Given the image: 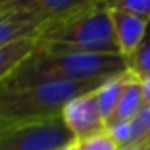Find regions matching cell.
Instances as JSON below:
<instances>
[{"label": "cell", "mask_w": 150, "mask_h": 150, "mask_svg": "<svg viewBox=\"0 0 150 150\" xmlns=\"http://www.w3.org/2000/svg\"><path fill=\"white\" fill-rule=\"evenodd\" d=\"M92 0H0V16L31 23L39 28L78 13ZM39 37V36H37Z\"/></svg>", "instance_id": "5"}, {"label": "cell", "mask_w": 150, "mask_h": 150, "mask_svg": "<svg viewBox=\"0 0 150 150\" xmlns=\"http://www.w3.org/2000/svg\"><path fill=\"white\" fill-rule=\"evenodd\" d=\"M129 71L123 55L50 52L37 47L16 71L0 84V91L21 89L42 82H73L105 79Z\"/></svg>", "instance_id": "1"}, {"label": "cell", "mask_w": 150, "mask_h": 150, "mask_svg": "<svg viewBox=\"0 0 150 150\" xmlns=\"http://www.w3.org/2000/svg\"><path fill=\"white\" fill-rule=\"evenodd\" d=\"M76 144L62 116L13 124L0 136V150H63Z\"/></svg>", "instance_id": "4"}, {"label": "cell", "mask_w": 150, "mask_h": 150, "mask_svg": "<svg viewBox=\"0 0 150 150\" xmlns=\"http://www.w3.org/2000/svg\"><path fill=\"white\" fill-rule=\"evenodd\" d=\"M107 8H108V13L111 16L115 39H116L120 53L126 58V57L132 55L139 49L142 40L145 39L147 31H149V23L140 20V18L132 16V15L124 13V11L110 8L108 5H107Z\"/></svg>", "instance_id": "7"}, {"label": "cell", "mask_w": 150, "mask_h": 150, "mask_svg": "<svg viewBox=\"0 0 150 150\" xmlns=\"http://www.w3.org/2000/svg\"><path fill=\"white\" fill-rule=\"evenodd\" d=\"M37 47L50 52L121 55L107 4L97 0L71 16L44 26Z\"/></svg>", "instance_id": "2"}, {"label": "cell", "mask_w": 150, "mask_h": 150, "mask_svg": "<svg viewBox=\"0 0 150 150\" xmlns=\"http://www.w3.org/2000/svg\"><path fill=\"white\" fill-rule=\"evenodd\" d=\"M144 107H145V103H144V97H142L140 81H139V78H136V76L131 73V78H129V81H127L126 87H124V91H123L120 103H118L113 116H111L110 121L107 123V126L134 120V118L139 116V113L142 111Z\"/></svg>", "instance_id": "8"}, {"label": "cell", "mask_w": 150, "mask_h": 150, "mask_svg": "<svg viewBox=\"0 0 150 150\" xmlns=\"http://www.w3.org/2000/svg\"><path fill=\"white\" fill-rule=\"evenodd\" d=\"M107 5L150 23V0H113L107 2Z\"/></svg>", "instance_id": "14"}, {"label": "cell", "mask_w": 150, "mask_h": 150, "mask_svg": "<svg viewBox=\"0 0 150 150\" xmlns=\"http://www.w3.org/2000/svg\"><path fill=\"white\" fill-rule=\"evenodd\" d=\"M37 49V39H21L5 47H0V84H4L16 68L28 60Z\"/></svg>", "instance_id": "9"}, {"label": "cell", "mask_w": 150, "mask_h": 150, "mask_svg": "<svg viewBox=\"0 0 150 150\" xmlns=\"http://www.w3.org/2000/svg\"><path fill=\"white\" fill-rule=\"evenodd\" d=\"M149 26H150V23H149Z\"/></svg>", "instance_id": "21"}, {"label": "cell", "mask_w": 150, "mask_h": 150, "mask_svg": "<svg viewBox=\"0 0 150 150\" xmlns=\"http://www.w3.org/2000/svg\"><path fill=\"white\" fill-rule=\"evenodd\" d=\"M37 36H39V28L34 24L8 16H0V47L29 37L37 39Z\"/></svg>", "instance_id": "12"}, {"label": "cell", "mask_w": 150, "mask_h": 150, "mask_svg": "<svg viewBox=\"0 0 150 150\" xmlns=\"http://www.w3.org/2000/svg\"><path fill=\"white\" fill-rule=\"evenodd\" d=\"M63 150H78V145H76V144H73V145L66 147V149H63Z\"/></svg>", "instance_id": "20"}, {"label": "cell", "mask_w": 150, "mask_h": 150, "mask_svg": "<svg viewBox=\"0 0 150 150\" xmlns=\"http://www.w3.org/2000/svg\"><path fill=\"white\" fill-rule=\"evenodd\" d=\"M126 62H127V69L136 78L139 79L150 78V26L145 39L142 40L139 49L132 55L126 57Z\"/></svg>", "instance_id": "13"}, {"label": "cell", "mask_w": 150, "mask_h": 150, "mask_svg": "<svg viewBox=\"0 0 150 150\" xmlns=\"http://www.w3.org/2000/svg\"><path fill=\"white\" fill-rule=\"evenodd\" d=\"M131 78V71H126L123 74L113 76V78L107 79L100 87L95 91V100L100 108L102 116L105 118V121H110V118L113 116L115 110H116L120 98L123 95V91L126 87L127 81Z\"/></svg>", "instance_id": "10"}, {"label": "cell", "mask_w": 150, "mask_h": 150, "mask_svg": "<svg viewBox=\"0 0 150 150\" xmlns=\"http://www.w3.org/2000/svg\"><path fill=\"white\" fill-rule=\"evenodd\" d=\"M15 123H8V121H4V120H0V136L5 132V131H8L11 126H13Z\"/></svg>", "instance_id": "18"}, {"label": "cell", "mask_w": 150, "mask_h": 150, "mask_svg": "<svg viewBox=\"0 0 150 150\" xmlns=\"http://www.w3.org/2000/svg\"><path fill=\"white\" fill-rule=\"evenodd\" d=\"M76 145H78V150H121L120 145L115 142V139L108 134V131L89 137V139L78 140Z\"/></svg>", "instance_id": "15"}, {"label": "cell", "mask_w": 150, "mask_h": 150, "mask_svg": "<svg viewBox=\"0 0 150 150\" xmlns=\"http://www.w3.org/2000/svg\"><path fill=\"white\" fill-rule=\"evenodd\" d=\"M139 81H140V89H142L144 103L147 107H150V78H144V79H139Z\"/></svg>", "instance_id": "16"}, {"label": "cell", "mask_w": 150, "mask_h": 150, "mask_svg": "<svg viewBox=\"0 0 150 150\" xmlns=\"http://www.w3.org/2000/svg\"><path fill=\"white\" fill-rule=\"evenodd\" d=\"M123 150H150V145H140V147H131V149H123Z\"/></svg>", "instance_id": "19"}, {"label": "cell", "mask_w": 150, "mask_h": 150, "mask_svg": "<svg viewBox=\"0 0 150 150\" xmlns=\"http://www.w3.org/2000/svg\"><path fill=\"white\" fill-rule=\"evenodd\" d=\"M140 120V123L144 124V127L147 129V132H149V137H150V107H144L142 111L139 113V116H137Z\"/></svg>", "instance_id": "17"}, {"label": "cell", "mask_w": 150, "mask_h": 150, "mask_svg": "<svg viewBox=\"0 0 150 150\" xmlns=\"http://www.w3.org/2000/svg\"><path fill=\"white\" fill-rule=\"evenodd\" d=\"M62 120L74 136L76 142L107 132V121L97 105L95 91L69 102L62 111Z\"/></svg>", "instance_id": "6"}, {"label": "cell", "mask_w": 150, "mask_h": 150, "mask_svg": "<svg viewBox=\"0 0 150 150\" xmlns=\"http://www.w3.org/2000/svg\"><path fill=\"white\" fill-rule=\"evenodd\" d=\"M107 79L73 82H42L21 89L0 91V120L8 123H33L60 118L71 100L97 91Z\"/></svg>", "instance_id": "3"}, {"label": "cell", "mask_w": 150, "mask_h": 150, "mask_svg": "<svg viewBox=\"0 0 150 150\" xmlns=\"http://www.w3.org/2000/svg\"><path fill=\"white\" fill-rule=\"evenodd\" d=\"M107 131L115 142L120 145V149H131V147H140V145H150V137L144 124L139 118H134L131 121L116 123L107 126Z\"/></svg>", "instance_id": "11"}]
</instances>
